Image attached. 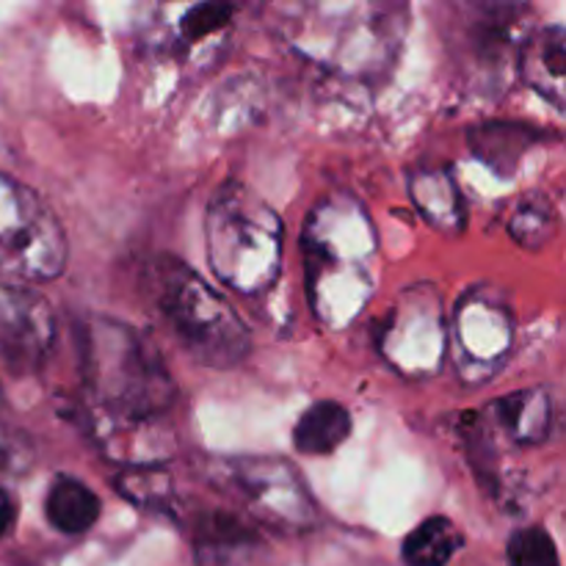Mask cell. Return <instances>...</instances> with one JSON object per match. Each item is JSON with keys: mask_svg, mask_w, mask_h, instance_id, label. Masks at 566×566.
<instances>
[{"mask_svg": "<svg viewBox=\"0 0 566 566\" xmlns=\"http://www.w3.org/2000/svg\"><path fill=\"white\" fill-rule=\"evenodd\" d=\"M81 376L88 396L122 423H149L175 403V381L130 326L86 315L75 321Z\"/></svg>", "mask_w": 566, "mask_h": 566, "instance_id": "cell-1", "label": "cell"}, {"mask_svg": "<svg viewBox=\"0 0 566 566\" xmlns=\"http://www.w3.org/2000/svg\"><path fill=\"white\" fill-rule=\"evenodd\" d=\"M208 260L238 293L265 291L282 269V221L241 182L219 188L208 208Z\"/></svg>", "mask_w": 566, "mask_h": 566, "instance_id": "cell-2", "label": "cell"}, {"mask_svg": "<svg viewBox=\"0 0 566 566\" xmlns=\"http://www.w3.org/2000/svg\"><path fill=\"white\" fill-rule=\"evenodd\" d=\"M155 296L180 346L208 368H232L249 354L252 337L235 310L197 271L180 260L160 258Z\"/></svg>", "mask_w": 566, "mask_h": 566, "instance_id": "cell-3", "label": "cell"}, {"mask_svg": "<svg viewBox=\"0 0 566 566\" xmlns=\"http://www.w3.org/2000/svg\"><path fill=\"white\" fill-rule=\"evenodd\" d=\"M66 265V235L50 205L22 182L0 175V274L14 282H50Z\"/></svg>", "mask_w": 566, "mask_h": 566, "instance_id": "cell-4", "label": "cell"}, {"mask_svg": "<svg viewBox=\"0 0 566 566\" xmlns=\"http://www.w3.org/2000/svg\"><path fill=\"white\" fill-rule=\"evenodd\" d=\"M55 343V315L31 287L0 285V354L14 370H36Z\"/></svg>", "mask_w": 566, "mask_h": 566, "instance_id": "cell-5", "label": "cell"}, {"mask_svg": "<svg viewBox=\"0 0 566 566\" xmlns=\"http://www.w3.org/2000/svg\"><path fill=\"white\" fill-rule=\"evenodd\" d=\"M230 475L232 484L269 520L298 525L313 517V503L304 490V481L285 462L238 459V462H230Z\"/></svg>", "mask_w": 566, "mask_h": 566, "instance_id": "cell-6", "label": "cell"}, {"mask_svg": "<svg viewBox=\"0 0 566 566\" xmlns=\"http://www.w3.org/2000/svg\"><path fill=\"white\" fill-rule=\"evenodd\" d=\"M520 72L531 88L551 99L556 108H564V86H566V33L562 25L545 28L534 33L523 44L520 53Z\"/></svg>", "mask_w": 566, "mask_h": 566, "instance_id": "cell-7", "label": "cell"}, {"mask_svg": "<svg viewBox=\"0 0 566 566\" xmlns=\"http://www.w3.org/2000/svg\"><path fill=\"white\" fill-rule=\"evenodd\" d=\"M99 497L92 486L72 475H55L44 501L50 525L66 536H81L99 520Z\"/></svg>", "mask_w": 566, "mask_h": 566, "instance_id": "cell-8", "label": "cell"}, {"mask_svg": "<svg viewBox=\"0 0 566 566\" xmlns=\"http://www.w3.org/2000/svg\"><path fill=\"white\" fill-rule=\"evenodd\" d=\"M352 437V415L337 401H318L296 420L293 446L307 457H324L337 451Z\"/></svg>", "mask_w": 566, "mask_h": 566, "instance_id": "cell-9", "label": "cell"}, {"mask_svg": "<svg viewBox=\"0 0 566 566\" xmlns=\"http://www.w3.org/2000/svg\"><path fill=\"white\" fill-rule=\"evenodd\" d=\"M495 412L503 429L520 446H536V442L547 440V431H551V398H547V392H514L497 403Z\"/></svg>", "mask_w": 566, "mask_h": 566, "instance_id": "cell-10", "label": "cell"}, {"mask_svg": "<svg viewBox=\"0 0 566 566\" xmlns=\"http://www.w3.org/2000/svg\"><path fill=\"white\" fill-rule=\"evenodd\" d=\"M464 536L448 517H429L403 539L401 556L407 566H446L462 551Z\"/></svg>", "mask_w": 566, "mask_h": 566, "instance_id": "cell-11", "label": "cell"}, {"mask_svg": "<svg viewBox=\"0 0 566 566\" xmlns=\"http://www.w3.org/2000/svg\"><path fill=\"white\" fill-rule=\"evenodd\" d=\"M116 492L144 512L166 517L177 514L175 484L164 468H127L116 475Z\"/></svg>", "mask_w": 566, "mask_h": 566, "instance_id": "cell-12", "label": "cell"}, {"mask_svg": "<svg viewBox=\"0 0 566 566\" xmlns=\"http://www.w3.org/2000/svg\"><path fill=\"white\" fill-rule=\"evenodd\" d=\"M193 542H197L199 556L221 562V558L232 556V553L252 547L258 536L241 520L232 517V514L208 512L199 517L197 528H193Z\"/></svg>", "mask_w": 566, "mask_h": 566, "instance_id": "cell-13", "label": "cell"}, {"mask_svg": "<svg viewBox=\"0 0 566 566\" xmlns=\"http://www.w3.org/2000/svg\"><path fill=\"white\" fill-rule=\"evenodd\" d=\"M556 232V213H553L547 197H528L520 202L517 213L512 219V235L520 247H542Z\"/></svg>", "mask_w": 566, "mask_h": 566, "instance_id": "cell-14", "label": "cell"}, {"mask_svg": "<svg viewBox=\"0 0 566 566\" xmlns=\"http://www.w3.org/2000/svg\"><path fill=\"white\" fill-rule=\"evenodd\" d=\"M509 566H562L558 547L545 528H520L509 539Z\"/></svg>", "mask_w": 566, "mask_h": 566, "instance_id": "cell-15", "label": "cell"}, {"mask_svg": "<svg viewBox=\"0 0 566 566\" xmlns=\"http://www.w3.org/2000/svg\"><path fill=\"white\" fill-rule=\"evenodd\" d=\"M235 14V6L230 3H197L193 9H188L180 20L182 36L197 42V39L210 36V33L221 31L232 22Z\"/></svg>", "mask_w": 566, "mask_h": 566, "instance_id": "cell-16", "label": "cell"}, {"mask_svg": "<svg viewBox=\"0 0 566 566\" xmlns=\"http://www.w3.org/2000/svg\"><path fill=\"white\" fill-rule=\"evenodd\" d=\"M28 459H31V446L17 440L11 431L0 429V473H22L28 468Z\"/></svg>", "mask_w": 566, "mask_h": 566, "instance_id": "cell-17", "label": "cell"}, {"mask_svg": "<svg viewBox=\"0 0 566 566\" xmlns=\"http://www.w3.org/2000/svg\"><path fill=\"white\" fill-rule=\"evenodd\" d=\"M17 517V506L14 501H11V495L6 490H0V539H3L6 534H9L11 523H14Z\"/></svg>", "mask_w": 566, "mask_h": 566, "instance_id": "cell-18", "label": "cell"}]
</instances>
